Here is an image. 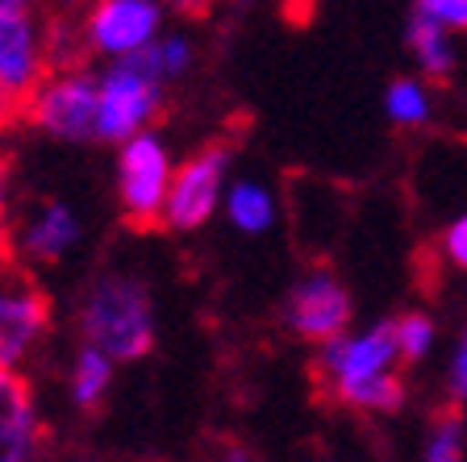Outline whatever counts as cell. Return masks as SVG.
<instances>
[{"mask_svg":"<svg viewBox=\"0 0 467 462\" xmlns=\"http://www.w3.org/2000/svg\"><path fill=\"white\" fill-rule=\"evenodd\" d=\"M447 254H451V262H455V267L467 271V217L451 225V233H447Z\"/></svg>","mask_w":467,"mask_h":462,"instance_id":"7402d4cb","label":"cell"},{"mask_svg":"<svg viewBox=\"0 0 467 462\" xmlns=\"http://www.w3.org/2000/svg\"><path fill=\"white\" fill-rule=\"evenodd\" d=\"M451 400H455V405L467 400V329H463V337H459L455 358H451Z\"/></svg>","mask_w":467,"mask_h":462,"instance_id":"44dd1931","label":"cell"},{"mask_svg":"<svg viewBox=\"0 0 467 462\" xmlns=\"http://www.w3.org/2000/svg\"><path fill=\"white\" fill-rule=\"evenodd\" d=\"M42 446L34 387L17 366H0V462H26Z\"/></svg>","mask_w":467,"mask_h":462,"instance_id":"7c38bea8","label":"cell"},{"mask_svg":"<svg viewBox=\"0 0 467 462\" xmlns=\"http://www.w3.org/2000/svg\"><path fill=\"white\" fill-rule=\"evenodd\" d=\"M409 50H413V58L421 63V71L434 79H447L451 67H455V50H451L447 26L430 9H421V5H418V13L409 17Z\"/></svg>","mask_w":467,"mask_h":462,"instance_id":"4fadbf2b","label":"cell"},{"mask_svg":"<svg viewBox=\"0 0 467 462\" xmlns=\"http://www.w3.org/2000/svg\"><path fill=\"white\" fill-rule=\"evenodd\" d=\"M0 9H34V0H0Z\"/></svg>","mask_w":467,"mask_h":462,"instance_id":"484cf974","label":"cell"},{"mask_svg":"<svg viewBox=\"0 0 467 462\" xmlns=\"http://www.w3.org/2000/svg\"><path fill=\"white\" fill-rule=\"evenodd\" d=\"M79 238H84V230H79V217L67 200H38L34 212H26L17 225V259L55 267L76 251Z\"/></svg>","mask_w":467,"mask_h":462,"instance_id":"8fae6325","label":"cell"},{"mask_svg":"<svg viewBox=\"0 0 467 462\" xmlns=\"http://www.w3.org/2000/svg\"><path fill=\"white\" fill-rule=\"evenodd\" d=\"M400 358L405 354H400L397 321H379L355 337L338 334L321 342L317 375L342 405L363 408V413H397L405 405V384L400 375H392Z\"/></svg>","mask_w":467,"mask_h":462,"instance_id":"6da1fadb","label":"cell"},{"mask_svg":"<svg viewBox=\"0 0 467 462\" xmlns=\"http://www.w3.org/2000/svg\"><path fill=\"white\" fill-rule=\"evenodd\" d=\"M163 26L159 0H92L84 13V38L92 55L126 58L150 46Z\"/></svg>","mask_w":467,"mask_h":462,"instance_id":"ba28073f","label":"cell"},{"mask_svg":"<svg viewBox=\"0 0 467 462\" xmlns=\"http://www.w3.org/2000/svg\"><path fill=\"white\" fill-rule=\"evenodd\" d=\"M34 129L58 142H97L100 138V79L84 67L50 71L21 113Z\"/></svg>","mask_w":467,"mask_h":462,"instance_id":"277c9868","label":"cell"},{"mask_svg":"<svg viewBox=\"0 0 467 462\" xmlns=\"http://www.w3.org/2000/svg\"><path fill=\"white\" fill-rule=\"evenodd\" d=\"M384 108H389L397 126H421L430 117V100L421 92V84H413V79H392L389 92H384Z\"/></svg>","mask_w":467,"mask_h":462,"instance_id":"2e32d148","label":"cell"},{"mask_svg":"<svg viewBox=\"0 0 467 462\" xmlns=\"http://www.w3.org/2000/svg\"><path fill=\"white\" fill-rule=\"evenodd\" d=\"M5 212H9V163L0 154V221H5Z\"/></svg>","mask_w":467,"mask_h":462,"instance_id":"d4e9b609","label":"cell"},{"mask_svg":"<svg viewBox=\"0 0 467 462\" xmlns=\"http://www.w3.org/2000/svg\"><path fill=\"white\" fill-rule=\"evenodd\" d=\"M146 50H150V58H155V67L163 71V79H180L188 67H192V46H188V38H180V34L155 38Z\"/></svg>","mask_w":467,"mask_h":462,"instance_id":"d6986e66","label":"cell"},{"mask_svg":"<svg viewBox=\"0 0 467 462\" xmlns=\"http://www.w3.org/2000/svg\"><path fill=\"white\" fill-rule=\"evenodd\" d=\"M50 329V300L26 262H0V366H21Z\"/></svg>","mask_w":467,"mask_h":462,"instance_id":"8992f818","label":"cell"},{"mask_svg":"<svg viewBox=\"0 0 467 462\" xmlns=\"http://www.w3.org/2000/svg\"><path fill=\"white\" fill-rule=\"evenodd\" d=\"M230 154L234 146L225 142H209L204 150H196L192 159L175 167L171 175V192H167V212L163 225L175 233H192L201 230L222 204V183L230 171Z\"/></svg>","mask_w":467,"mask_h":462,"instance_id":"52a82bcc","label":"cell"},{"mask_svg":"<svg viewBox=\"0 0 467 462\" xmlns=\"http://www.w3.org/2000/svg\"><path fill=\"white\" fill-rule=\"evenodd\" d=\"M47 76V29L34 21V9H0V87L26 108Z\"/></svg>","mask_w":467,"mask_h":462,"instance_id":"9c48e42d","label":"cell"},{"mask_svg":"<svg viewBox=\"0 0 467 462\" xmlns=\"http://www.w3.org/2000/svg\"><path fill=\"white\" fill-rule=\"evenodd\" d=\"M17 113H26V108H21L17 100H13L9 92L0 87V129H9V126H13V117H17Z\"/></svg>","mask_w":467,"mask_h":462,"instance_id":"cb8c5ba5","label":"cell"},{"mask_svg":"<svg viewBox=\"0 0 467 462\" xmlns=\"http://www.w3.org/2000/svg\"><path fill=\"white\" fill-rule=\"evenodd\" d=\"M175 13H184V17H209L217 9V0H167Z\"/></svg>","mask_w":467,"mask_h":462,"instance_id":"603a6c76","label":"cell"},{"mask_svg":"<svg viewBox=\"0 0 467 462\" xmlns=\"http://www.w3.org/2000/svg\"><path fill=\"white\" fill-rule=\"evenodd\" d=\"M79 337L117 363L146 358L155 346V304L134 275H100L79 300Z\"/></svg>","mask_w":467,"mask_h":462,"instance_id":"7a4b0ae2","label":"cell"},{"mask_svg":"<svg viewBox=\"0 0 467 462\" xmlns=\"http://www.w3.org/2000/svg\"><path fill=\"white\" fill-rule=\"evenodd\" d=\"M426 458L430 462H451V458H463V416L451 408L434 421L430 429V446H426Z\"/></svg>","mask_w":467,"mask_h":462,"instance_id":"e0dca14e","label":"cell"},{"mask_svg":"<svg viewBox=\"0 0 467 462\" xmlns=\"http://www.w3.org/2000/svg\"><path fill=\"white\" fill-rule=\"evenodd\" d=\"M113 363L117 358L92 346V342L76 350V358H71V400H76V408H84V413L100 408L109 384H113Z\"/></svg>","mask_w":467,"mask_h":462,"instance_id":"5bb4252c","label":"cell"},{"mask_svg":"<svg viewBox=\"0 0 467 462\" xmlns=\"http://www.w3.org/2000/svg\"><path fill=\"white\" fill-rule=\"evenodd\" d=\"M397 337L405 363H421L430 354V346H434V321L421 317V313H409V317L397 321Z\"/></svg>","mask_w":467,"mask_h":462,"instance_id":"ac0fdd59","label":"cell"},{"mask_svg":"<svg viewBox=\"0 0 467 462\" xmlns=\"http://www.w3.org/2000/svg\"><path fill=\"white\" fill-rule=\"evenodd\" d=\"M171 175H175L171 154H167V142L155 129H142L130 142H121V154H117V200H121V217L134 230L163 225Z\"/></svg>","mask_w":467,"mask_h":462,"instance_id":"5b68a950","label":"cell"},{"mask_svg":"<svg viewBox=\"0 0 467 462\" xmlns=\"http://www.w3.org/2000/svg\"><path fill=\"white\" fill-rule=\"evenodd\" d=\"M288 325H292V334H301L305 342H317V346L347 334V325H350L347 288L334 275H326V271L301 280L288 292Z\"/></svg>","mask_w":467,"mask_h":462,"instance_id":"30bf717a","label":"cell"},{"mask_svg":"<svg viewBox=\"0 0 467 462\" xmlns=\"http://www.w3.org/2000/svg\"><path fill=\"white\" fill-rule=\"evenodd\" d=\"M225 212L243 233H263L275 225V196L254 180H238L225 192Z\"/></svg>","mask_w":467,"mask_h":462,"instance_id":"9a60e30c","label":"cell"},{"mask_svg":"<svg viewBox=\"0 0 467 462\" xmlns=\"http://www.w3.org/2000/svg\"><path fill=\"white\" fill-rule=\"evenodd\" d=\"M421 9H430L447 29H467V0H418Z\"/></svg>","mask_w":467,"mask_h":462,"instance_id":"ffe728a7","label":"cell"},{"mask_svg":"<svg viewBox=\"0 0 467 462\" xmlns=\"http://www.w3.org/2000/svg\"><path fill=\"white\" fill-rule=\"evenodd\" d=\"M163 71L146 46L113 58V67L100 76V142H130L150 129V121L163 113Z\"/></svg>","mask_w":467,"mask_h":462,"instance_id":"3957f363","label":"cell"}]
</instances>
